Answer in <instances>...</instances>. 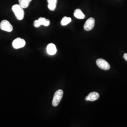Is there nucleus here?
Listing matches in <instances>:
<instances>
[{"label":"nucleus","instance_id":"1","mask_svg":"<svg viewBox=\"0 0 127 127\" xmlns=\"http://www.w3.org/2000/svg\"><path fill=\"white\" fill-rule=\"evenodd\" d=\"M12 10L13 11L16 18L19 20H22L24 17V11L19 4H15L12 7Z\"/></svg>","mask_w":127,"mask_h":127},{"label":"nucleus","instance_id":"2","mask_svg":"<svg viewBox=\"0 0 127 127\" xmlns=\"http://www.w3.org/2000/svg\"><path fill=\"white\" fill-rule=\"evenodd\" d=\"M63 95V91L59 90L57 91L54 95L52 101V105L54 106H57L59 104Z\"/></svg>","mask_w":127,"mask_h":127},{"label":"nucleus","instance_id":"3","mask_svg":"<svg viewBox=\"0 0 127 127\" xmlns=\"http://www.w3.org/2000/svg\"><path fill=\"white\" fill-rule=\"evenodd\" d=\"M0 28L4 31L11 32L13 30V27L7 20H2L0 24Z\"/></svg>","mask_w":127,"mask_h":127},{"label":"nucleus","instance_id":"4","mask_svg":"<svg viewBox=\"0 0 127 127\" xmlns=\"http://www.w3.org/2000/svg\"><path fill=\"white\" fill-rule=\"evenodd\" d=\"M50 25V21L49 19H46L45 18H40L38 20L34 21L33 25L35 27H39L41 25H43L48 27Z\"/></svg>","mask_w":127,"mask_h":127},{"label":"nucleus","instance_id":"5","mask_svg":"<svg viewBox=\"0 0 127 127\" xmlns=\"http://www.w3.org/2000/svg\"><path fill=\"white\" fill-rule=\"evenodd\" d=\"M26 45V41L20 38H17L12 42V46L15 49L23 48Z\"/></svg>","mask_w":127,"mask_h":127},{"label":"nucleus","instance_id":"6","mask_svg":"<svg viewBox=\"0 0 127 127\" xmlns=\"http://www.w3.org/2000/svg\"><path fill=\"white\" fill-rule=\"evenodd\" d=\"M96 64L99 68L104 70H108L110 68L109 63L104 59H99L96 60Z\"/></svg>","mask_w":127,"mask_h":127},{"label":"nucleus","instance_id":"7","mask_svg":"<svg viewBox=\"0 0 127 127\" xmlns=\"http://www.w3.org/2000/svg\"><path fill=\"white\" fill-rule=\"evenodd\" d=\"M95 20L94 18H89L84 25V29L87 31H90L95 26Z\"/></svg>","mask_w":127,"mask_h":127},{"label":"nucleus","instance_id":"8","mask_svg":"<svg viewBox=\"0 0 127 127\" xmlns=\"http://www.w3.org/2000/svg\"><path fill=\"white\" fill-rule=\"evenodd\" d=\"M99 97V94L96 92H92L90 93L85 98L86 101H94L97 100Z\"/></svg>","mask_w":127,"mask_h":127},{"label":"nucleus","instance_id":"9","mask_svg":"<svg viewBox=\"0 0 127 127\" xmlns=\"http://www.w3.org/2000/svg\"><path fill=\"white\" fill-rule=\"evenodd\" d=\"M56 47L53 43H50L47 47V52L50 55H54L57 52Z\"/></svg>","mask_w":127,"mask_h":127},{"label":"nucleus","instance_id":"10","mask_svg":"<svg viewBox=\"0 0 127 127\" xmlns=\"http://www.w3.org/2000/svg\"><path fill=\"white\" fill-rule=\"evenodd\" d=\"M47 1L48 2V7L49 9L51 11L55 10L56 8L58 0H47Z\"/></svg>","mask_w":127,"mask_h":127},{"label":"nucleus","instance_id":"11","mask_svg":"<svg viewBox=\"0 0 127 127\" xmlns=\"http://www.w3.org/2000/svg\"><path fill=\"white\" fill-rule=\"evenodd\" d=\"M74 16L78 19H84L85 18V15L82 12V10L79 9H75L74 12Z\"/></svg>","mask_w":127,"mask_h":127},{"label":"nucleus","instance_id":"12","mask_svg":"<svg viewBox=\"0 0 127 127\" xmlns=\"http://www.w3.org/2000/svg\"><path fill=\"white\" fill-rule=\"evenodd\" d=\"M32 0H18L20 6L23 8L26 9L29 6L30 2Z\"/></svg>","mask_w":127,"mask_h":127},{"label":"nucleus","instance_id":"13","mask_svg":"<svg viewBox=\"0 0 127 127\" xmlns=\"http://www.w3.org/2000/svg\"><path fill=\"white\" fill-rule=\"evenodd\" d=\"M72 21V19L71 18L64 17L62 18L61 21V25L63 26H65L67 25H68L69 23H70Z\"/></svg>","mask_w":127,"mask_h":127},{"label":"nucleus","instance_id":"14","mask_svg":"<svg viewBox=\"0 0 127 127\" xmlns=\"http://www.w3.org/2000/svg\"><path fill=\"white\" fill-rule=\"evenodd\" d=\"M123 58L126 61H127V53H125L123 56Z\"/></svg>","mask_w":127,"mask_h":127}]
</instances>
